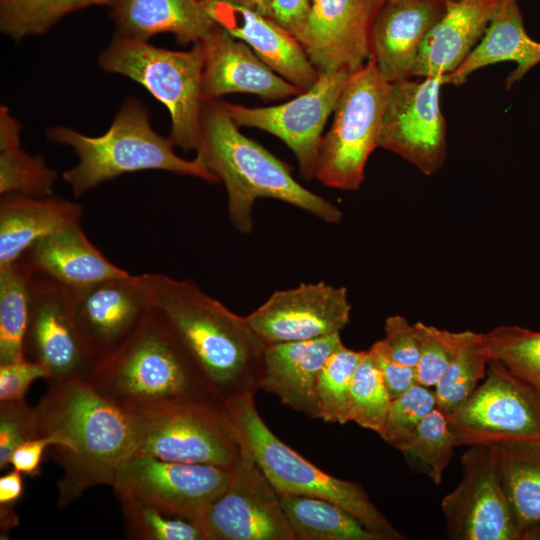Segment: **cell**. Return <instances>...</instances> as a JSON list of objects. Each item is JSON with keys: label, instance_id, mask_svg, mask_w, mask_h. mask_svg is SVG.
Instances as JSON below:
<instances>
[{"label": "cell", "instance_id": "ac0fdd59", "mask_svg": "<svg viewBox=\"0 0 540 540\" xmlns=\"http://www.w3.org/2000/svg\"><path fill=\"white\" fill-rule=\"evenodd\" d=\"M350 313L347 289L321 281L275 291L246 319L268 344L340 333L348 324Z\"/></svg>", "mask_w": 540, "mask_h": 540}, {"label": "cell", "instance_id": "5b68a950", "mask_svg": "<svg viewBox=\"0 0 540 540\" xmlns=\"http://www.w3.org/2000/svg\"><path fill=\"white\" fill-rule=\"evenodd\" d=\"M46 135L53 143L71 147L78 157V163L62 174L75 197L120 175L141 170L219 182L196 157L187 160L178 156L175 144L153 130L147 109L135 98L123 102L109 129L100 136H87L65 126L49 128Z\"/></svg>", "mask_w": 540, "mask_h": 540}, {"label": "cell", "instance_id": "1f68e13d", "mask_svg": "<svg viewBox=\"0 0 540 540\" xmlns=\"http://www.w3.org/2000/svg\"><path fill=\"white\" fill-rule=\"evenodd\" d=\"M31 267L20 257L0 268V364L24 358Z\"/></svg>", "mask_w": 540, "mask_h": 540}, {"label": "cell", "instance_id": "8992f818", "mask_svg": "<svg viewBox=\"0 0 540 540\" xmlns=\"http://www.w3.org/2000/svg\"><path fill=\"white\" fill-rule=\"evenodd\" d=\"M223 407L239 444L250 452L280 496L328 500L351 513L381 540L406 538L377 509L359 483L327 474L281 441L259 415L254 392L229 397Z\"/></svg>", "mask_w": 540, "mask_h": 540}, {"label": "cell", "instance_id": "f907efd6", "mask_svg": "<svg viewBox=\"0 0 540 540\" xmlns=\"http://www.w3.org/2000/svg\"><path fill=\"white\" fill-rule=\"evenodd\" d=\"M520 540H540V522L523 531Z\"/></svg>", "mask_w": 540, "mask_h": 540}, {"label": "cell", "instance_id": "9c48e42d", "mask_svg": "<svg viewBox=\"0 0 540 540\" xmlns=\"http://www.w3.org/2000/svg\"><path fill=\"white\" fill-rule=\"evenodd\" d=\"M132 454L231 468L241 447L222 403L183 402L130 412Z\"/></svg>", "mask_w": 540, "mask_h": 540}, {"label": "cell", "instance_id": "7bdbcfd3", "mask_svg": "<svg viewBox=\"0 0 540 540\" xmlns=\"http://www.w3.org/2000/svg\"><path fill=\"white\" fill-rule=\"evenodd\" d=\"M381 339L388 354L397 362L416 369L420 356L415 324L400 315L389 316L384 323Z\"/></svg>", "mask_w": 540, "mask_h": 540}, {"label": "cell", "instance_id": "d590c367", "mask_svg": "<svg viewBox=\"0 0 540 540\" xmlns=\"http://www.w3.org/2000/svg\"><path fill=\"white\" fill-rule=\"evenodd\" d=\"M121 503L125 531L138 540H205L193 522L171 515L127 493H115Z\"/></svg>", "mask_w": 540, "mask_h": 540}, {"label": "cell", "instance_id": "836d02e7", "mask_svg": "<svg viewBox=\"0 0 540 540\" xmlns=\"http://www.w3.org/2000/svg\"><path fill=\"white\" fill-rule=\"evenodd\" d=\"M489 360L483 333L473 332L434 387L436 407L446 415L461 406L485 378Z\"/></svg>", "mask_w": 540, "mask_h": 540}, {"label": "cell", "instance_id": "60d3db41", "mask_svg": "<svg viewBox=\"0 0 540 540\" xmlns=\"http://www.w3.org/2000/svg\"><path fill=\"white\" fill-rule=\"evenodd\" d=\"M415 327L420 347L416 366L417 383L429 388L435 387L473 331L451 332L423 322L415 323Z\"/></svg>", "mask_w": 540, "mask_h": 540}, {"label": "cell", "instance_id": "2e32d148", "mask_svg": "<svg viewBox=\"0 0 540 540\" xmlns=\"http://www.w3.org/2000/svg\"><path fill=\"white\" fill-rule=\"evenodd\" d=\"M350 74L345 71L320 73L309 89L276 106L246 107L223 103L239 127L258 128L284 142L294 153L302 177L312 180L325 123Z\"/></svg>", "mask_w": 540, "mask_h": 540}, {"label": "cell", "instance_id": "e0dca14e", "mask_svg": "<svg viewBox=\"0 0 540 540\" xmlns=\"http://www.w3.org/2000/svg\"><path fill=\"white\" fill-rule=\"evenodd\" d=\"M68 301L79 335L99 362L124 344L150 310V274L68 288Z\"/></svg>", "mask_w": 540, "mask_h": 540}, {"label": "cell", "instance_id": "30bf717a", "mask_svg": "<svg viewBox=\"0 0 540 540\" xmlns=\"http://www.w3.org/2000/svg\"><path fill=\"white\" fill-rule=\"evenodd\" d=\"M446 417L456 446L540 439V394L490 359L484 381Z\"/></svg>", "mask_w": 540, "mask_h": 540}, {"label": "cell", "instance_id": "f6af8a7d", "mask_svg": "<svg viewBox=\"0 0 540 540\" xmlns=\"http://www.w3.org/2000/svg\"><path fill=\"white\" fill-rule=\"evenodd\" d=\"M368 351L381 372L392 400L417 383L416 369L394 360L381 340L375 342Z\"/></svg>", "mask_w": 540, "mask_h": 540}, {"label": "cell", "instance_id": "ba28073f", "mask_svg": "<svg viewBox=\"0 0 540 540\" xmlns=\"http://www.w3.org/2000/svg\"><path fill=\"white\" fill-rule=\"evenodd\" d=\"M390 83L372 58L353 71L337 100L334 120L322 137L315 178L339 190H357L371 153L379 147Z\"/></svg>", "mask_w": 540, "mask_h": 540}, {"label": "cell", "instance_id": "7a4b0ae2", "mask_svg": "<svg viewBox=\"0 0 540 540\" xmlns=\"http://www.w3.org/2000/svg\"><path fill=\"white\" fill-rule=\"evenodd\" d=\"M151 307L225 399L259 388L267 343L241 317L191 280L150 274Z\"/></svg>", "mask_w": 540, "mask_h": 540}, {"label": "cell", "instance_id": "6da1fadb", "mask_svg": "<svg viewBox=\"0 0 540 540\" xmlns=\"http://www.w3.org/2000/svg\"><path fill=\"white\" fill-rule=\"evenodd\" d=\"M38 437L52 436L51 457L61 466L59 507L97 485H112L121 462L132 454V414L101 395L86 379L49 385L35 407Z\"/></svg>", "mask_w": 540, "mask_h": 540}, {"label": "cell", "instance_id": "8fae6325", "mask_svg": "<svg viewBox=\"0 0 540 540\" xmlns=\"http://www.w3.org/2000/svg\"><path fill=\"white\" fill-rule=\"evenodd\" d=\"M459 484L441 502L451 540H520L506 493L498 445H471Z\"/></svg>", "mask_w": 540, "mask_h": 540}, {"label": "cell", "instance_id": "ab89813d", "mask_svg": "<svg viewBox=\"0 0 540 540\" xmlns=\"http://www.w3.org/2000/svg\"><path fill=\"white\" fill-rule=\"evenodd\" d=\"M436 408L434 390L414 384L391 401L380 437L403 452L413 441L423 419Z\"/></svg>", "mask_w": 540, "mask_h": 540}, {"label": "cell", "instance_id": "484cf974", "mask_svg": "<svg viewBox=\"0 0 540 540\" xmlns=\"http://www.w3.org/2000/svg\"><path fill=\"white\" fill-rule=\"evenodd\" d=\"M21 258L33 273L44 275L67 288L128 274L89 241L80 225L36 241Z\"/></svg>", "mask_w": 540, "mask_h": 540}, {"label": "cell", "instance_id": "7dc6e473", "mask_svg": "<svg viewBox=\"0 0 540 540\" xmlns=\"http://www.w3.org/2000/svg\"><path fill=\"white\" fill-rule=\"evenodd\" d=\"M23 494L22 473L13 469L0 477V530L1 538L19 524L15 505Z\"/></svg>", "mask_w": 540, "mask_h": 540}, {"label": "cell", "instance_id": "bcb514c9", "mask_svg": "<svg viewBox=\"0 0 540 540\" xmlns=\"http://www.w3.org/2000/svg\"><path fill=\"white\" fill-rule=\"evenodd\" d=\"M311 2L312 0H272L265 17L299 41L308 20Z\"/></svg>", "mask_w": 540, "mask_h": 540}, {"label": "cell", "instance_id": "f546056e", "mask_svg": "<svg viewBox=\"0 0 540 540\" xmlns=\"http://www.w3.org/2000/svg\"><path fill=\"white\" fill-rule=\"evenodd\" d=\"M504 485L521 534L540 522V439L499 444Z\"/></svg>", "mask_w": 540, "mask_h": 540}, {"label": "cell", "instance_id": "74e56055", "mask_svg": "<svg viewBox=\"0 0 540 540\" xmlns=\"http://www.w3.org/2000/svg\"><path fill=\"white\" fill-rule=\"evenodd\" d=\"M455 447L447 417L436 407L423 419L412 443L402 453L413 469L440 485Z\"/></svg>", "mask_w": 540, "mask_h": 540}, {"label": "cell", "instance_id": "b9f144b4", "mask_svg": "<svg viewBox=\"0 0 540 540\" xmlns=\"http://www.w3.org/2000/svg\"><path fill=\"white\" fill-rule=\"evenodd\" d=\"M38 437L35 407L25 399L0 402V468L10 464L13 451L23 442Z\"/></svg>", "mask_w": 540, "mask_h": 540}, {"label": "cell", "instance_id": "c3c4849f", "mask_svg": "<svg viewBox=\"0 0 540 540\" xmlns=\"http://www.w3.org/2000/svg\"><path fill=\"white\" fill-rule=\"evenodd\" d=\"M57 444L52 436H39L21 443L12 453L10 464L22 474L35 477L41 472V461L45 449Z\"/></svg>", "mask_w": 540, "mask_h": 540}, {"label": "cell", "instance_id": "816d5d0a", "mask_svg": "<svg viewBox=\"0 0 540 540\" xmlns=\"http://www.w3.org/2000/svg\"><path fill=\"white\" fill-rule=\"evenodd\" d=\"M439 1H442V2H445V3H447V2H449V1H453V0H439Z\"/></svg>", "mask_w": 540, "mask_h": 540}, {"label": "cell", "instance_id": "9a60e30c", "mask_svg": "<svg viewBox=\"0 0 540 540\" xmlns=\"http://www.w3.org/2000/svg\"><path fill=\"white\" fill-rule=\"evenodd\" d=\"M23 353L45 368L49 385L73 378L87 380L98 363L73 322L68 288L38 273L29 281Z\"/></svg>", "mask_w": 540, "mask_h": 540}, {"label": "cell", "instance_id": "f1b7e54d", "mask_svg": "<svg viewBox=\"0 0 540 540\" xmlns=\"http://www.w3.org/2000/svg\"><path fill=\"white\" fill-rule=\"evenodd\" d=\"M21 124L8 107H0V194L50 196L57 173L41 155L21 147Z\"/></svg>", "mask_w": 540, "mask_h": 540}, {"label": "cell", "instance_id": "d6986e66", "mask_svg": "<svg viewBox=\"0 0 540 540\" xmlns=\"http://www.w3.org/2000/svg\"><path fill=\"white\" fill-rule=\"evenodd\" d=\"M385 0H312L299 39L319 73H352L370 58L369 36Z\"/></svg>", "mask_w": 540, "mask_h": 540}, {"label": "cell", "instance_id": "681fc988", "mask_svg": "<svg viewBox=\"0 0 540 540\" xmlns=\"http://www.w3.org/2000/svg\"><path fill=\"white\" fill-rule=\"evenodd\" d=\"M235 6H240L257 12L263 16L266 15L268 7L272 0H217Z\"/></svg>", "mask_w": 540, "mask_h": 540}, {"label": "cell", "instance_id": "277c9868", "mask_svg": "<svg viewBox=\"0 0 540 540\" xmlns=\"http://www.w3.org/2000/svg\"><path fill=\"white\" fill-rule=\"evenodd\" d=\"M88 382L129 412L183 402L222 403L198 366L152 309Z\"/></svg>", "mask_w": 540, "mask_h": 540}, {"label": "cell", "instance_id": "83f0119b", "mask_svg": "<svg viewBox=\"0 0 540 540\" xmlns=\"http://www.w3.org/2000/svg\"><path fill=\"white\" fill-rule=\"evenodd\" d=\"M505 61L516 63L505 82L508 89L540 63V42L526 32L518 0L504 1L480 42L455 71L445 76L446 84H463L474 71Z\"/></svg>", "mask_w": 540, "mask_h": 540}, {"label": "cell", "instance_id": "52a82bcc", "mask_svg": "<svg viewBox=\"0 0 540 540\" xmlns=\"http://www.w3.org/2000/svg\"><path fill=\"white\" fill-rule=\"evenodd\" d=\"M98 63L103 70L126 76L146 88L169 111L172 142L183 151L197 150L204 104L201 42L188 51H174L115 33Z\"/></svg>", "mask_w": 540, "mask_h": 540}, {"label": "cell", "instance_id": "44dd1931", "mask_svg": "<svg viewBox=\"0 0 540 540\" xmlns=\"http://www.w3.org/2000/svg\"><path fill=\"white\" fill-rule=\"evenodd\" d=\"M446 9L439 0H385L370 29V58L389 83L410 78L421 45Z\"/></svg>", "mask_w": 540, "mask_h": 540}, {"label": "cell", "instance_id": "ee69618b", "mask_svg": "<svg viewBox=\"0 0 540 540\" xmlns=\"http://www.w3.org/2000/svg\"><path fill=\"white\" fill-rule=\"evenodd\" d=\"M40 364L26 359L0 364V402L24 400L30 385L37 379H47Z\"/></svg>", "mask_w": 540, "mask_h": 540}, {"label": "cell", "instance_id": "603a6c76", "mask_svg": "<svg viewBox=\"0 0 540 540\" xmlns=\"http://www.w3.org/2000/svg\"><path fill=\"white\" fill-rule=\"evenodd\" d=\"M202 3L219 26L246 43L274 72L302 91L318 80L320 73L300 42L267 17L217 0Z\"/></svg>", "mask_w": 540, "mask_h": 540}, {"label": "cell", "instance_id": "e575fe53", "mask_svg": "<svg viewBox=\"0 0 540 540\" xmlns=\"http://www.w3.org/2000/svg\"><path fill=\"white\" fill-rule=\"evenodd\" d=\"M483 341L489 359L501 362L540 394V332L498 326L484 333Z\"/></svg>", "mask_w": 540, "mask_h": 540}, {"label": "cell", "instance_id": "3957f363", "mask_svg": "<svg viewBox=\"0 0 540 540\" xmlns=\"http://www.w3.org/2000/svg\"><path fill=\"white\" fill-rule=\"evenodd\" d=\"M196 158L223 182L230 222L243 234L253 230L259 198L280 200L327 223L342 220L336 205L302 186L289 165L242 134L218 99L203 104Z\"/></svg>", "mask_w": 540, "mask_h": 540}, {"label": "cell", "instance_id": "8d00e7d4", "mask_svg": "<svg viewBox=\"0 0 540 540\" xmlns=\"http://www.w3.org/2000/svg\"><path fill=\"white\" fill-rule=\"evenodd\" d=\"M364 351L344 345L325 361L317 380L316 393L320 418L327 423L350 421V391L355 369Z\"/></svg>", "mask_w": 540, "mask_h": 540}, {"label": "cell", "instance_id": "4dcf8cb0", "mask_svg": "<svg viewBox=\"0 0 540 540\" xmlns=\"http://www.w3.org/2000/svg\"><path fill=\"white\" fill-rule=\"evenodd\" d=\"M297 540H381L341 506L320 498L280 496Z\"/></svg>", "mask_w": 540, "mask_h": 540}, {"label": "cell", "instance_id": "4316f807", "mask_svg": "<svg viewBox=\"0 0 540 540\" xmlns=\"http://www.w3.org/2000/svg\"><path fill=\"white\" fill-rule=\"evenodd\" d=\"M111 17L117 34L148 41L172 33L183 45L201 42L218 26L202 0H114Z\"/></svg>", "mask_w": 540, "mask_h": 540}, {"label": "cell", "instance_id": "d6a6232c", "mask_svg": "<svg viewBox=\"0 0 540 540\" xmlns=\"http://www.w3.org/2000/svg\"><path fill=\"white\" fill-rule=\"evenodd\" d=\"M114 0H0V29L20 41L46 33L64 16L92 6H111Z\"/></svg>", "mask_w": 540, "mask_h": 540}, {"label": "cell", "instance_id": "7402d4cb", "mask_svg": "<svg viewBox=\"0 0 540 540\" xmlns=\"http://www.w3.org/2000/svg\"><path fill=\"white\" fill-rule=\"evenodd\" d=\"M343 345L340 333L311 340L268 343L259 388L276 395L293 410L320 418L318 376L327 358Z\"/></svg>", "mask_w": 540, "mask_h": 540}, {"label": "cell", "instance_id": "4fadbf2b", "mask_svg": "<svg viewBox=\"0 0 540 540\" xmlns=\"http://www.w3.org/2000/svg\"><path fill=\"white\" fill-rule=\"evenodd\" d=\"M445 76L409 78L390 83L383 113L379 147L392 151L425 175H432L446 158V125L440 107Z\"/></svg>", "mask_w": 540, "mask_h": 540}, {"label": "cell", "instance_id": "cb8c5ba5", "mask_svg": "<svg viewBox=\"0 0 540 540\" xmlns=\"http://www.w3.org/2000/svg\"><path fill=\"white\" fill-rule=\"evenodd\" d=\"M505 0H453L424 39L413 76H446L455 71L486 32Z\"/></svg>", "mask_w": 540, "mask_h": 540}, {"label": "cell", "instance_id": "7c38bea8", "mask_svg": "<svg viewBox=\"0 0 540 540\" xmlns=\"http://www.w3.org/2000/svg\"><path fill=\"white\" fill-rule=\"evenodd\" d=\"M240 447L226 489L196 522L205 540H297L279 493L250 452Z\"/></svg>", "mask_w": 540, "mask_h": 540}, {"label": "cell", "instance_id": "ffe728a7", "mask_svg": "<svg viewBox=\"0 0 540 540\" xmlns=\"http://www.w3.org/2000/svg\"><path fill=\"white\" fill-rule=\"evenodd\" d=\"M201 43L204 51V102L232 93H249L264 101H273L302 92L274 72L246 43L219 25Z\"/></svg>", "mask_w": 540, "mask_h": 540}, {"label": "cell", "instance_id": "f35d334b", "mask_svg": "<svg viewBox=\"0 0 540 540\" xmlns=\"http://www.w3.org/2000/svg\"><path fill=\"white\" fill-rule=\"evenodd\" d=\"M391 401L374 358L368 350L364 351L352 378L350 421L379 433Z\"/></svg>", "mask_w": 540, "mask_h": 540}, {"label": "cell", "instance_id": "d4e9b609", "mask_svg": "<svg viewBox=\"0 0 540 540\" xmlns=\"http://www.w3.org/2000/svg\"><path fill=\"white\" fill-rule=\"evenodd\" d=\"M80 204L50 196L1 195L0 268L18 260L36 241L80 225Z\"/></svg>", "mask_w": 540, "mask_h": 540}, {"label": "cell", "instance_id": "5bb4252c", "mask_svg": "<svg viewBox=\"0 0 540 540\" xmlns=\"http://www.w3.org/2000/svg\"><path fill=\"white\" fill-rule=\"evenodd\" d=\"M231 468L165 461L131 454L118 466L112 487L196 524L226 489Z\"/></svg>", "mask_w": 540, "mask_h": 540}]
</instances>
